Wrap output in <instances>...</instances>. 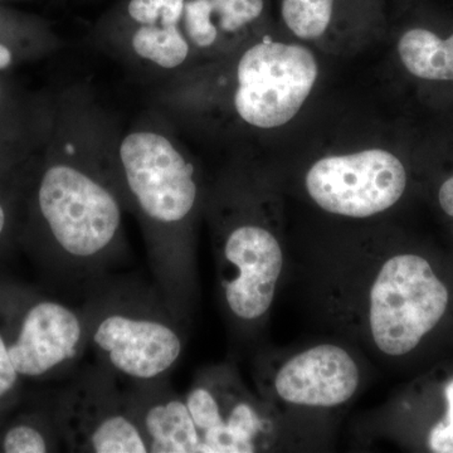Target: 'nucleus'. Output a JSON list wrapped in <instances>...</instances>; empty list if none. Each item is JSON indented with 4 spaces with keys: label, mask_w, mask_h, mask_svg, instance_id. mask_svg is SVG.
Here are the masks:
<instances>
[{
    "label": "nucleus",
    "mask_w": 453,
    "mask_h": 453,
    "mask_svg": "<svg viewBox=\"0 0 453 453\" xmlns=\"http://www.w3.org/2000/svg\"><path fill=\"white\" fill-rule=\"evenodd\" d=\"M0 323L12 363L25 381L67 374L88 348L81 309L7 277H0Z\"/></svg>",
    "instance_id": "20e7f679"
},
{
    "label": "nucleus",
    "mask_w": 453,
    "mask_h": 453,
    "mask_svg": "<svg viewBox=\"0 0 453 453\" xmlns=\"http://www.w3.org/2000/svg\"><path fill=\"white\" fill-rule=\"evenodd\" d=\"M50 95L49 131L23 181L18 247L50 277L91 286L127 247L115 178L121 127L88 83Z\"/></svg>",
    "instance_id": "f257e3e1"
},
{
    "label": "nucleus",
    "mask_w": 453,
    "mask_h": 453,
    "mask_svg": "<svg viewBox=\"0 0 453 453\" xmlns=\"http://www.w3.org/2000/svg\"><path fill=\"white\" fill-rule=\"evenodd\" d=\"M23 181L0 179V256L18 247Z\"/></svg>",
    "instance_id": "6ab92c4d"
},
{
    "label": "nucleus",
    "mask_w": 453,
    "mask_h": 453,
    "mask_svg": "<svg viewBox=\"0 0 453 453\" xmlns=\"http://www.w3.org/2000/svg\"><path fill=\"white\" fill-rule=\"evenodd\" d=\"M186 0H129L125 23L180 26Z\"/></svg>",
    "instance_id": "aec40b11"
},
{
    "label": "nucleus",
    "mask_w": 453,
    "mask_h": 453,
    "mask_svg": "<svg viewBox=\"0 0 453 453\" xmlns=\"http://www.w3.org/2000/svg\"><path fill=\"white\" fill-rule=\"evenodd\" d=\"M62 41L40 23L5 18L0 13V73L35 61L61 49Z\"/></svg>",
    "instance_id": "dca6fc26"
},
{
    "label": "nucleus",
    "mask_w": 453,
    "mask_h": 453,
    "mask_svg": "<svg viewBox=\"0 0 453 453\" xmlns=\"http://www.w3.org/2000/svg\"><path fill=\"white\" fill-rule=\"evenodd\" d=\"M441 208L449 217H453V177L447 179L438 192Z\"/></svg>",
    "instance_id": "5701e85b"
},
{
    "label": "nucleus",
    "mask_w": 453,
    "mask_h": 453,
    "mask_svg": "<svg viewBox=\"0 0 453 453\" xmlns=\"http://www.w3.org/2000/svg\"><path fill=\"white\" fill-rule=\"evenodd\" d=\"M213 25L222 35H234L258 19L264 13L265 0H211Z\"/></svg>",
    "instance_id": "a211bd4d"
},
{
    "label": "nucleus",
    "mask_w": 453,
    "mask_h": 453,
    "mask_svg": "<svg viewBox=\"0 0 453 453\" xmlns=\"http://www.w3.org/2000/svg\"><path fill=\"white\" fill-rule=\"evenodd\" d=\"M169 377L131 381L124 398L127 414L144 438L148 453H202V434L186 398L179 396Z\"/></svg>",
    "instance_id": "9d476101"
},
{
    "label": "nucleus",
    "mask_w": 453,
    "mask_h": 453,
    "mask_svg": "<svg viewBox=\"0 0 453 453\" xmlns=\"http://www.w3.org/2000/svg\"><path fill=\"white\" fill-rule=\"evenodd\" d=\"M59 437L74 453H148L131 421L118 377L103 365L77 374L52 407Z\"/></svg>",
    "instance_id": "0eeeda50"
},
{
    "label": "nucleus",
    "mask_w": 453,
    "mask_h": 453,
    "mask_svg": "<svg viewBox=\"0 0 453 453\" xmlns=\"http://www.w3.org/2000/svg\"><path fill=\"white\" fill-rule=\"evenodd\" d=\"M115 178L125 208L142 226L157 288L179 319L187 299L190 232L201 186L195 162L165 116L153 110L121 127Z\"/></svg>",
    "instance_id": "f03ea898"
},
{
    "label": "nucleus",
    "mask_w": 453,
    "mask_h": 453,
    "mask_svg": "<svg viewBox=\"0 0 453 453\" xmlns=\"http://www.w3.org/2000/svg\"><path fill=\"white\" fill-rule=\"evenodd\" d=\"M359 371L353 357L335 345H319L292 357L277 372L283 401L306 407H335L353 396Z\"/></svg>",
    "instance_id": "9b49d317"
},
{
    "label": "nucleus",
    "mask_w": 453,
    "mask_h": 453,
    "mask_svg": "<svg viewBox=\"0 0 453 453\" xmlns=\"http://www.w3.org/2000/svg\"><path fill=\"white\" fill-rule=\"evenodd\" d=\"M226 306L241 320L266 314L282 271V251L275 235L255 223H240L222 244Z\"/></svg>",
    "instance_id": "1a4fd4ad"
},
{
    "label": "nucleus",
    "mask_w": 453,
    "mask_h": 453,
    "mask_svg": "<svg viewBox=\"0 0 453 453\" xmlns=\"http://www.w3.org/2000/svg\"><path fill=\"white\" fill-rule=\"evenodd\" d=\"M305 183L310 196L324 211L366 219L402 198L407 173L395 154L369 149L319 160L310 168Z\"/></svg>",
    "instance_id": "6e6552de"
},
{
    "label": "nucleus",
    "mask_w": 453,
    "mask_h": 453,
    "mask_svg": "<svg viewBox=\"0 0 453 453\" xmlns=\"http://www.w3.org/2000/svg\"><path fill=\"white\" fill-rule=\"evenodd\" d=\"M334 4L335 0H282L283 22L301 40H316L329 28Z\"/></svg>",
    "instance_id": "f3484780"
},
{
    "label": "nucleus",
    "mask_w": 453,
    "mask_h": 453,
    "mask_svg": "<svg viewBox=\"0 0 453 453\" xmlns=\"http://www.w3.org/2000/svg\"><path fill=\"white\" fill-rule=\"evenodd\" d=\"M318 73L311 50L265 37L238 57L229 105L243 124L255 129H276L300 111Z\"/></svg>",
    "instance_id": "39448f33"
},
{
    "label": "nucleus",
    "mask_w": 453,
    "mask_h": 453,
    "mask_svg": "<svg viewBox=\"0 0 453 453\" xmlns=\"http://www.w3.org/2000/svg\"><path fill=\"white\" fill-rule=\"evenodd\" d=\"M23 384L9 354L8 339L0 323V425L19 407Z\"/></svg>",
    "instance_id": "412c9836"
},
{
    "label": "nucleus",
    "mask_w": 453,
    "mask_h": 453,
    "mask_svg": "<svg viewBox=\"0 0 453 453\" xmlns=\"http://www.w3.org/2000/svg\"><path fill=\"white\" fill-rule=\"evenodd\" d=\"M219 403V402H217ZM220 427L202 434V453H251L257 449L264 421L249 402L219 407Z\"/></svg>",
    "instance_id": "2eb2a0df"
},
{
    "label": "nucleus",
    "mask_w": 453,
    "mask_h": 453,
    "mask_svg": "<svg viewBox=\"0 0 453 453\" xmlns=\"http://www.w3.org/2000/svg\"><path fill=\"white\" fill-rule=\"evenodd\" d=\"M50 113L52 95L32 94L0 73V179H25L43 146Z\"/></svg>",
    "instance_id": "f8f14e48"
},
{
    "label": "nucleus",
    "mask_w": 453,
    "mask_h": 453,
    "mask_svg": "<svg viewBox=\"0 0 453 453\" xmlns=\"http://www.w3.org/2000/svg\"><path fill=\"white\" fill-rule=\"evenodd\" d=\"M445 395V418L432 428L428 438L429 449L436 453H453V380L447 383Z\"/></svg>",
    "instance_id": "4be33fe9"
},
{
    "label": "nucleus",
    "mask_w": 453,
    "mask_h": 453,
    "mask_svg": "<svg viewBox=\"0 0 453 453\" xmlns=\"http://www.w3.org/2000/svg\"><path fill=\"white\" fill-rule=\"evenodd\" d=\"M81 308L98 365L130 381L169 377L183 353L177 316L157 288L98 280Z\"/></svg>",
    "instance_id": "7ed1b4c3"
},
{
    "label": "nucleus",
    "mask_w": 453,
    "mask_h": 453,
    "mask_svg": "<svg viewBox=\"0 0 453 453\" xmlns=\"http://www.w3.org/2000/svg\"><path fill=\"white\" fill-rule=\"evenodd\" d=\"M405 70L426 81L453 82V33L441 38L427 28L408 29L398 42Z\"/></svg>",
    "instance_id": "ddd939ff"
},
{
    "label": "nucleus",
    "mask_w": 453,
    "mask_h": 453,
    "mask_svg": "<svg viewBox=\"0 0 453 453\" xmlns=\"http://www.w3.org/2000/svg\"><path fill=\"white\" fill-rule=\"evenodd\" d=\"M447 305L449 291L425 258L395 256L372 288V339L383 353L404 356L440 323Z\"/></svg>",
    "instance_id": "423d86ee"
},
{
    "label": "nucleus",
    "mask_w": 453,
    "mask_h": 453,
    "mask_svg": "<svg viewBox=\"0 0 453 453\" xmlns=\"http://www.w3.org/2000/svg\"><path fill=\"white\" fill-rule=\"evenodd\" d=\"M17 410L0 425V452L47 453L61 449L52 410Z\"/></svg>",
    "instance_id": "4468645a"
}]
</instances>
